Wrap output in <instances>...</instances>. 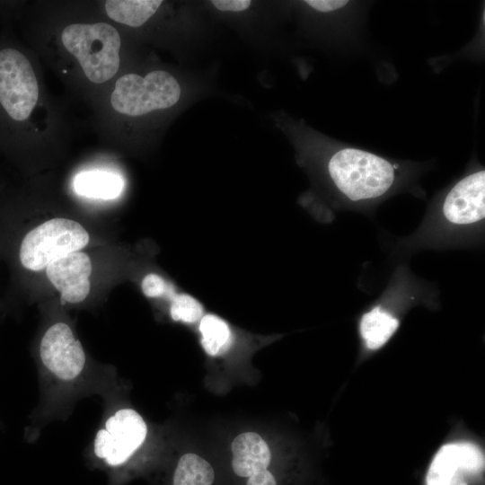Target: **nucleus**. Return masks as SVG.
Segmentation results:
<instances>
[{
	"label": "nucleus",
	"instance_id": "obj_14",
	"mask_svg": "<svg viewBox=\"0 0 485 485\" xmlns=\"http://www.w3.org/2000/svg\"><path fill=\"white\" fill-rule=\"evenodd\" d=\"M398 326L395 317L376 306L362 316L359 331L367 348L375 350L390 340Z\"/></svg>",
	"mask_w": 485,
	"mask_h": 485
},
{
	"label": "nucleus",
	"instance_id": "obj_13",
	"mask_svg": "<svg viewBox=\"0 0 485 485\" xmlns=\"http://www.w3.org/2000/svg\"><path fill=\"white\" fill-rule=\"evenodd\" d=\"M162 4L161 0H108L104 2V8L111 20L138 27L146 22Z\"/></svg>",
	"mask_w": 485,
	"mask_h": 485
},
{
	"label": "nucleus",
	"instance_id": "obj_11",
	"mask_svg": "<svg viewBox=\"0 0 485 485\" xmlns=\"http://www.w3.org/2000/svg\"><path fill=\"white\" fill-rule=\"evenodd\" d=\"M485 172L478 171L458 181L447 193L443 213L455 225H470L484 219Z\"/></svg>",
	"mask_w": 485,
	"mask_h": 485
},
{
	"label": "nucleus",
	"instance_id": "obj_10",
	"mask_svg": "<svg viewBox=\"0 0 485 485\" xmlns=\"http://www.w3.org/2000/svg\"><path fill=\"white\" fill-rule=\"evenodd\" d=\"M93 264L90 256L77 251L53 260L45 269L49 282L64 303L79 304L91 291Z\"/></svg>",
	"mask_w": 485,
	"mask_h": 485
},
{
	"label": "nucleus",
	"instance_id": "obj_19",
	"mask_svg": "<svg viewBox=\"0 0 485 485\" xmlns=\"http://www.w3.org/2000/svg\"><path fill=\"white\" fill-rule=\"evenodd\" d=\"M211 3L222 12H242L251 4L250 0H214Z\"/></svg>",
	"mask_w": 485,
	"mask_h": 485
},
{
	"label": "nucleus",
	"instance_id": "obj_12",
	"mask_svg": "<svg viewBox=\"0 0 485 485\" xmlns=\"http://www.w3.org/2000/svg\"><path fill=\"white\" fill-rule=\"evenodd\" d=\"M216 473L214 466L195 453H185L177 460L169 473L167 485H214Z\"/></svg>",
	"mask_w": 485,
	"mask_h": 485
},
{
	"label": "nucleus",
	"instance_id": "obj_6",
	"mask_svg": "<svg viewBox=\"0 0 485 485\" xmlns=\"http://www.w3.org/2000/svg\"><path fill=\"white\" fill-rule=\"evenodd\" d=\"M61 40L92 83H105L117 74L120 36L110 24L73 23L64 28Z\"/></svg>",
	"mask_w": 485,
	"mask_h": 485
},
{
	"label": "nucleus",
	"instance_id": "obj_9",
	"mask_svg": "<svg viewBox=\"0 0 485 485\" xmlns=\"http://www.w3.org/2000/svg\"><path fill=\"white\" fill-rule=\"evenodd\" d=\"M481 450L470 442L444 445L435 455L428 475V485H466L469 475L483 467Z\"/></svg>",
	"mask_w": 485,
	"mask_h": 485
},
{
	"label": "nucleus",
	"instance_id": "obj_18",
	"mask_svg": "<svg viewBox=\"0 0 485 485\" xmlns=\"http://www.w3.org/2000/svg\"><path fill=\"white\" fill-rule=\"evenodd\" d=\"M142 293L148 298H160L170 294V285L159 274L150 272L146 274L141 281Z\"/></svg>",
	"mask_w": 485,
	"mask_h": 485
},
{
	"label": "nucleus",
	"instance_id": "obj_16",
	"mask_svg": "<svg viewBox=\"0 0 485 485\" xmlns=\"http://www.w3.org/2000/svg\"><path fill=\"white\" fill-rule=\"evenodd\" d=\"M200 343L212 357L225 354L232 346L234 336L229 324L216 314L207 313L199 321Z\"/></svg>",
	"mask_w": 485,
	"mask_h": 485
},
{
	"label": "nucleus",
	"instance_id": "obj_15",
	"mask_svg": "<svg viewBox=\"0 0 485 485\" xmlns=\"http://www.w3.org/2000/svg\"><path fill=\"white\" fill-rule=\"evenodd\" d=\"M74 185L77 194L101 199L115 198L123 190V181L119 176L100 171L78 174Z\"/></svg>",
	"mask_w": 485,
	"mask_h": 485
},
{
	"label": "nucleus",
	"instance_id": "obj_3",
	"mask_svg": "<svg viewBox=\"0 0 485 485\" xmlns=\"http://www.w3.org/2000/svg\"><path fill=\"white\" fill-rule=\"evenodd\" d=\"M39 100V83L28 57L9 43L0 44V146L11 151L18 130Z\"/></svg>",
	"mask_w": 485,
	"mask_h": 485
},
{
	"label": "nucleus",
	"instance_id": "obj_5",
	"mask_svg": "<svg viewBox=\"0 0 485 485\" xmlns=\"http://www.w3.org/2000/svg\"><path fill=\"white\" fill-rule=\"evenodd\" d=\"M90 242V234L75 220L56 217L29 229L16 239V266L30 272H40L56 259L82 251Z\"/></svg>",
	"mask_w": 485,
	"mask_h": 485
},
{
	"label": "nucleus",
	"instance_id": "obj_7",
	"mask_svg": "<svg viewBox=\"0 0 485 485\" xmlns=\"http://www.w3.org/2000/svg\"><path fill=\"white\" fill-rule=\"evenodd\" d=\"M181 93L179 82L164 70H154L146 76L127 74L117 80L110 104L122 115L137 117L172 107Z\"/></svg>",
	"mask_w": 485,
	"mask_h": 485
},
{
	"label": "nucleus",
	"instance_id": "obj_4",
	"mask_svg": "<svg viewBox=\"0 0 485 485\" xmlns=\"http://www.w3.org/2000/svg\"><path fill=\"white\" fill-rule=\"evenodd\" d=\"M327 167L335 187L352 201L383 196L396 179V164L354 147L337 149L330 157Z\"/></svg>",
	"mask_w": 485,
	"mask_h": 485
},
{
	"label": "nucleus",
	"instance_id": "obj_20",
	"mask_svg": "<svg viewBox=\"0 0 485 485\" xmlns=\"http://www.w3.org/2000/svg\"><path fill=\"white\" fill-rule=\"evenodd\" d=\"M313 9L319 12H331L337 11L344 7L347 1H334V0H308L304 2Z\"/></svg>",
	"mask_w": 485,
	"mask_h": 485
},
{
	"label": "nucleus",
	"instance_id": "obj_1",
	"mask_svg": "<svg viewBox=\"0 0 485 485\" xmlns=\"http://www.w3.org/2000/svg\"><path fill=\"white\" fill-rule=\"evenodd\" d=\"M39 403L25 437L35 441L52 420H66L77 401L91 395L105 397L119 386L113 366L93 360L72 326L57 320L46 326L37 344Z\"/></svg>",
	"mask_w": 485,
	"mask_h": 485
},
{
	"label": "nucleus",
	"instance_id": "obj_2",
	"mask_svg": "<svg viewBox=\"0 0 485 485\" xmlns=\"http://www.w3.org/2000/svg\"><path fill=\"white\" fill-rule=\"evenodd\" d=\"M103 414L85 450L91 467L108 476V485H122L137 470V455L147 442L149 428L143 417L124 404L119 385L102 398Z\"/></svg>",
	"mask_w": 485,
	"mask_h": 485
},
{
	"label": "nucleus",
	"instance_id": "obj_8",
	"mask_svg": "<svg viewBox=\"0 0 485 485\" xmlns=\"http://www.w3.org/2000/svg\"><path fill=\"white\" fill-rule=\"evenodd\" d=\"M231 469L243 485H280L270 469L272 454L264 439L255 432L238 435L231 445Z\"/></svg>",
	"mask_w": 485,
	"mask_h": 485
},
{
	"label": "nucleus",
	"instance_id": "obj_17",
	"mask_svg": "<svg viewBox=\"0 0 485 485\" xmlns=\"http://www.w3.org/2000/svg\"><path fill=\"white\" fill-rule=\"evenodd\" d=\"M169 313L172 321L183 323H195L204 315V308L200 302L186 293L171 295Z\"/></svg>",
	"mask_w": 485,
	"mask_h": 485
}]
</instances>
